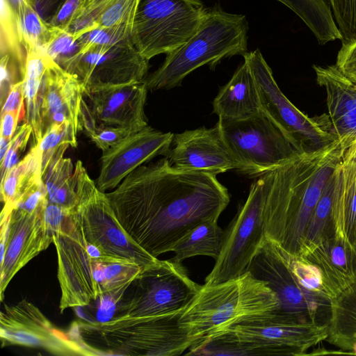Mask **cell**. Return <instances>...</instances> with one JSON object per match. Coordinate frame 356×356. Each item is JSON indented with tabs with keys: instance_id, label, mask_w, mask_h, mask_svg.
<instances>
[{
	"instance_id": "cell-1",
	"label": "cell",
	"mask_w": 356,
	"mask_h": 356,
	"mask_svg": "<svg viewBox=\"0 0 356 356\" xmlns=\"http://www.w3.org/2000/svg\"><path fill=\"white\" fill-rule=\"evenodd\" d=\"M106 194L125 232L156 258L196 225L218 221L230 201L216 175L175 168L165 157L137 168Z\"/></svg>"
},
{
	"instance_id": "cell-2",
	"label": "cell",
	"mask_w": 356,
	"mask_h": 356,
	"mask_svg": "<svg viewBox=\"0 0 356 356\" xmlns=\"http://www.w3.org/2000/svg\"><path fill=\"white\" fill-rule=\"evenodd\" d=\"M279 310L276 293L248 271L220 284L201 286L178 322L193 346L234 325Z\"/></svg>"
},
{
	"instance_id": "cell-3",
	"label": "cell",
	"mask_w": 356,
	"mask_h": 356,
	"mask_svg": "<svg viewBox=\"0 0 356 356\" xmlns=\"http://www.w3.org/2000/svg\"><path fill=\"white\" fill-rule=\"evenodd\" d=\"M248 22L244 15L207 8L197 31L143 80L148 90H169L198 67L214 69L222 59L248 52Z\"/></svg>"
},
{
	"instance_id": "cell-4",
	"label": "cell",
	"mask_w": 356,
	"mask_h": 356,
	"mask_svg": "<svg viewBox=\"0 0 356 356\" xmlns=\"http://www.w3.org/2000/svg\"><path fill=\"white\" fill-rule=\"evenodd\" d=\"M182 310L150 316H115L99 323L78 321L81 336L95 335L108 355L177 356L192 346L179 325Z\"/></svg>"
},
{
	"instance_id": "cell-5",
	"label": "cell",
	"mask_w": 356,
	"mask_h": 356,
	"mask_svg": "<svg viewBox=\"0 0 356 356\" xmlns=\"http://www.w3.org/2000/svg\"><path fill=\"white\" fill-rule=\"evenodd\" d=\"M216 127L237 163L236 171L250 178L261 177L309 151L262 111L243 120L218 118Z\"/></svg>"
},
{
	"instance_id": "cell-6",
	"label": "cell",
	"mask_w": 356,
	"mask_h": 356,
	"mask_svg": "<svg viewBox=\"0 0 356 356\" xmlns=\"http://www.w3.org/2000/svg\"><path fill=\"white\" fill-rule=\"evenodd\" d=\"M207 11L200 0H139L131 41L147 60L168 54L197 31Z\"/></svg>"
},
{
	"instance_id": "cell-7",
	"label": "cell",
	"mask_w": 356,
	"mask_h": 356,
	"mask_svg": "<svg viewBox=\"0 0 356 356\" xmlns=\"http://www.w3.org/2000/svg\"><path fill=\"white\" fill-rule=\"evenodd\" d=\"M74 177V213L86 240L110 256L132 260L144 268L156 263L159 259L140 247L121 226L106 193L97 188L81 161L75 164Z\"/></svg>"
},
{
	"instance_id": "cell-8",
	"label": "cell",
	"mask_w": 356,
	"mask_h": 356,
	"mask_svg": "<svg viewBox=\"0 0 356 356\" xmlns=\"http://www.w3.org/2000/svg\"><path fill=\"white\" fill-rule=\"evenodd\" d=\"M268 181L266 173L252 183L245 202L224 231L220 254L205 278V285L220 284L249 271L266 240L264 209Z\"/></svg>"
},
{
	"instance_id": "cell-9",
	"label": "cell",
	"mask_w": 356,
	"mask_h": 356,
	"mask_svg": "<svg viewBox=\"0 0 356 356\" xmlns=\"http://www.w3.org/2000/svg\"><path fill=\"white\" fill-rule=\"evenodd\" d=\"M114 316H150L184 309L201 286L191 279L181 262L158 260L131 282Z\"/></svg>"
},
{
	"instance_id": "cell-10",
	"label": "cell",
	"mask_w": 356,
	"mask_h": 356,
	"mask_svg": "<svg viewBox=\"0 0 356 356\" xmlns=\"http://www.w3.org/2000/svg\"><path fill=\"white\" fill-rule=\"evenodd\" d=\"M243 58L254 80L261 111L290 137L307 150L338 138L330 131L327 114L309 118L288 99L259 49L248 51Z\"/></svg>"
},
{
	"instance_id": "cell-11",
	"label": "cell",
	"mask_w": 356,
	"mask_h": 356,
	"mask_svg": "<svg viewBox=\"0 0 356 356\" xmlns=\"http://www.w3.org/2000/svg\"><path fill=\"white\" fill-rule=\"evenodd\" d=\"M327 327V324L276 312L245 321L222 331L229 332L254 355L300 356L325 341Z\"/></svg>"
},
{
	"instance_id": "cell-12",
	"label": "cell",
	"mask_w": 356,
	"mask_h": 356,
	"mask_svg": "<svg viewBox=\"0 0 356 356\" xmlns=\"http://www.w3.org/2000/svg\"><path fill=\"white\" fill-rule=\"evenodd\" d=\"M58 258L57 277L61 296V313L67 308L88 306L101 294L93 276V259L74 209L60 229L53 234Z\"/></svg>"
},
{
	"instance_id": "cell-13",
	"label": "cell",
	"mask_w": 356,
	"mask_h": 356,
	"mask_svg": "<svg viewBox=\"0 0 356 356\" xmlns=\"http://www.w3.org/2000/svg\"><path fill=\"white\" fill-rule=\"evenodd\" d=\"M249 271L257 278L266 282L276 293L280 302L277 312L328 325L331 299L302 287L279 248L269 239L266 238L253 259Z\"/></svg>"
},
{
	"instance_id": "cell-14",
	"label": "cell",
	"mask_w": 356,
	"mask_h": 356,
	"mask_svg": "<svg viewBox=\"0 0 356 356\" xmlns=\"http://www.w3.org/2000/svg\"><path fill=\"white\" fill-rule=\"evenodd\" d=\"M0 339L2 347L38 348L61 356L100 355L89 344L82 345L56 329L38 307L26 300L4 306L0 313Z\"/></svg>"
},
{
	"instance_id": "cell-15",
	"label": "cell",
	"mask_w": 356,
	"mask_h": 356,
	"mask_svg": "<svg viewBox=\"0 0 356 356\" xmlns=\"http://www.w3.org/2000/svg\"><path fill=\"white\" fill-rule=\"evenodd\" d=\"M148 61L128 38L89 48L75 58L67 72L76 75L88 90L142 82L147 76Z\"/></svg>"
},
{
	"instance_id": "cell-16",
	"label": "cell",
	"mask_w": 356,
	"mask_h": 356,
	"mask_svg": "<svg viewBox=\"0 0 356 356\" xmlns=\"http://www.w3.org/2000/svg\"><path fill=\"white\" fill-rule=\"evenodd\" d=\"M172 138V133H163L147 125L103 152L97 188L103 192L114 189L137 168L156 156H165Z\"/></svg>"
},
{
	"instance_id": "cell-17",
	"label": "cell",
	"mask_w": 356,
	"mask_h": 356,
	"mask_svg": "<svg viewBox=\"0 0 356 356\" xmlns=\"http://www.w3.org/2000/svg\"><path fill=\"white\" fill-rule=\"evenodd\" d=\"M164 157L175 168L215 175L238 168L216 126L173 134Z\"/></svg>"
},
{
	"instance_id": "cell-18",
	"label": "cell",
	"mask_w": 356,
	"mask_h": 356,
	"mask_svg": "<svg viewBox=\"0 0 356 356\" xmlns=\"http://www.w3.org/2000/svg\"><path fill=\"white\" fill-rule=\"evenodd\" d=\"M85 86L75 74L51 60L45 72L40 95L42 136L52 127L67 123L77 134L83 131L81 102Z\"/></svg>"
},
{
	"instance_id": "cell-19",
	"label": "cell",
	"mask_w": 356,
	"mask_h": 356,
	"mask_svg": "<svg viewBox=\"0 0 356 356\" xmlns=\"http://www.w3.org/2000/svg\"><path fill=\"white\" fill-rule=\"evenodd\" d=\"M43 213H30L18 207L12 210L6 248L0 264L1 301L13 277L53 243V234L43 222Z\"/></svg>"
},
{
	"instance_id": "cell-20",
	"label": "cell",
	"mask_w": 356,
	"mask_h": 356,
	"mask_svg": "<svg viewBox=\"0 0 356 356\" xmlns=\"http://www.w3.org/2000/svg\"><path fill=\"white\" fill-rule=\"evenodd\" d=\"M147 88L144 81L85 90L97 123L142 130L147 126L144 106Z\"/></svg>"
},
{
	"instance_id": "cell-21",
	"label": "cell",
	"mask_w": 356,
	"mask_h": 356,
	"mask_svg": "<svg viewBox=\"0 0 356 356\" xmlns=\"http://www.w3.org/2000/svg\"><path fill=\"white\" fill-rule=\"evenodd\" d=\"M300 257L318 269L331 300L356 282V246L335 234L321 238Z\"/></svg>"
},
{
	"instance_id": "cell-22",
	"label": "cell",
	"mask_w": 356,
	"mask_h": 356,
	"mask_svg": "<svg viewBox=\"0 0 356 356\" xmlns=\"http://www.w3.org/2000/svg\"><path fill=\"white\" fill-rule=\"evenodd\" d=\"M316 82L325 89L332 134L356 139V83L336 65H314Z\"/></svg>"
},
{
	"instance_id": "cell-23",
	"label": "cell",
	"mask_w": 356,
	"mask_h": 356,
	"mask_svg": "<svg viewBox=\"0 0 356 356\" xmlns=\"http://www.w3.org/2000/svg\"><path fill=\"white\" fill-rule=\"evenodd\" d=\"M261 111L257 86L244 61L231 79L220 88L213 101V113L221 118L243 120Z\"/></svg>"
},
{
	"instance_id": "cell-24",
	"label": "cell",
	"mask_w": 356,
	"mask_h": 356,
	"mask_svg": "<svg viewBox=\"0 0 356 356\" xmlns=\"http://www.w3.org/2000/svg\"><path fill=\"white\" fill-rule=\"evenodd\" d=\"M332 220L335 236L354 245L356 235V157L347 150L336 170Z\"/></svg>"
},
{
	"instance_id": "cell-25",
	"label": "cell",
	"mask_w": 356,
	"mask_h": 356,
	"mask_svg": "<svg viewBox=\"0 0 356 356\" xmlns=\"http://www.w3.org/2000/svg\"><path fill=\"white\" fill-rule=\"evenodd\" d=\"M326 342L356 355V282L331 300Z\"/></svg>"
},
{
	"instance_id": "cell-26",
	"label": "cell",
	"mask_w": 356,
	"mask_h": 356,
	"mask_svg": "<svg viewBox=\"0 0 356 356\" xmlns=\"http://www.w3.org/2000/svg\"><path fill=\"white\" fill-rule=\"evenodd\" d=\"M42 161L38 147L34 144L29 153L1 178V213H11L15 204L34 184L42 179Z\"/></svg>"
},
{
	"instance_id": "cell-27",
	"label": "cell",
	"mask_w": 356,
	"mask_h": 356,
	"mask_svg": "<svg viewBox=\"0 0 356 356\" xmlns=\"http://www.w3.org/2000/svg\"><path fill=\"white\" fill-rule=\"evenodd\" d=\"M224 231L218 221L203 222L187 232L173 247L176 262L195 256H207L216 260L221 252Z\"/></svg>"
},
{
	"instance_id": "cell-28",
	"label": "cell",
	"mask_w": 356,
	"mask_h": 356,
	"mask_svg": "<svg viewBox=\"0 0 356 356\" xmlns=\"http://www.w3.org/2000/svg\"><path fill=\"white\" fill-rule=\"evenodd\" d=\"M294 12L323 45L342 37L328 0H277Z\"/></svg>"
},
{
	"instance_id": "cell-29",
	"label": "cell",
	"mask_w": 356,
	"mask_h": 356,
	"mask_svg": "<svg viewBox=\"0 0 356 356\" xmlns=\"http://www.w3.org/2000/svg\"><path fill=\"white\" fill-rule=\"evenodd\" d=\"M49 202L74 209L77 202L74 168L72 161L63 156L54 159L42 174Z\"/></svg>"
},
{
	"instance_id": "cell-30",
	"label": "cell",
	"mask_w": 356,
	"mask_h": 356,
	"mask_svg": "<svg viewBox=\"0 0 356 356\" xmlns=\"http://www.w3.org/2000/svg\"><path fill=\"white\" fill-rule=\"evenodd\" d=\"M337 168L326 184L322 195L312 213L305 229L298 257L302 256L321 238L334 234L332 220V207L336 184Z\"/></svg>"
},
{
	"instance_id": "cell-31",
	"label": "cell",
	"mask_w": 356,
	"mask_h": 356,
	"mask_svg": "<svg viewBox=\"0 0 356 356\" xmlns=\"http://www.w3.org/2000/svg\"><path fill=\"white\" fill-rule=\"evenodd\" d=\"M20 40L26 51L45 50L50 42L62 31L46 23L37 13L32 3L24 6L15 15Z\"/></svg>"
},
{
	"instance_id": "cell-32",
	"label": "cell",
	"mask_w": 356,
	"mask_h": 356,
	"mask_svg": "<svg viewBox=\"0 0 356 356\" xmlns=\"http://www.w3.org/2000/svg\"><path fill=\"white\" fill-rule=\"evenodd\" d=\"M81 122L83 131L102 152L140 131L133 127L106 126L97 123L83 99L81 102Z\"/></svg>"
},
{
	"instance_id": "cell-33",
	"label": "cell",
	"mask_w": 356,
	"mask_h": 356,
	"mask_svg": "<svg viewBox=\"0 0 356 356\" xmlns=\"http://www.w3.org/2000/svg\"><path fill=\"white\" fill-rule=\"evenodd\" d=\"M102 264L104 280L100 284L101 295L130 286L144 269L136 261L115 257L102 259Z\"/></svg>"
},
{
	"instance_id": "cell-34",
	"label": "cell",
	"mask_w": 356,
	"mask_h": 356,
	"mask_svg": "<svg viewBox=\"0 0 356 356\" xmlns=\"http://www.w3.org/2000/svg\"><path fill=\"white\" fill-rule=\"evenodd\" d=\"M77 134L71 125L64 123L50 128L36 145L41 154L42 174L56 156L63 155L69 146L76 147Z\"/></svg>"
},
{
	"instance_id": "cell-35",
	"label": "cell",
	"mask_w": 356,
	"mask_h": 356,
	"mask_svg": "<svg viewBox=\"0 0 356 356\" xmlns=\"http://www.w3.org/2000/svg\"><path fill=\"white\" fill-rule=\"evenodd\" d=\"M186 355L250 356L253 352L240 343L229 332L221 331L188 349Z\"/></svg>"
},
{
	"instance_id": "cell-36",
	"label": "cell",
	"mask_w": 356,
	"mask_h": 356,
	"mask_svg": "<svg viewBox=\"0 0 356 356\" xmlns=\"http://www.w3.org/2000/svg\"><path fill=\"white\" fill-rule=\"evenodd\" d=\"M279 249L292 274L302 287L314 294L331 299L324 286L321 274L314 264L302 257L293 256L280 248Z\"/></svg>"
},
{
	"instance_id": "cell-37",
	"label": "cell",
	"mask_w": 356,
	"mask_h": 356,
	"mask_svg": "<svg viewBox=\"0 0 356 356\" xmlns=\"http://www.w3.org/2000/svg\"><path fill=\"white\" fill-rule=\"evenodd\" d=\"M131 31L132 26L125 24L92 30L78 39L80 45L79 55L92 47L114 44L131 38Z\"/></svg>"
},
{
	"instance_id": "cell-38",
	"label": "cell",
	"mask_w": 356,
	"mask_h": 356,
	"mask_svg": "<svg viewBox=\"0 0 356 356\" xmlns=\"http://www.w3.org/2000/svg\"><path fill=\"white\" fill-rule=\"evenodd\" d=\"M341 35V44L356 40V0H328Z\"/></svg>"
},
{
	"instance_id": "cell-39",
	"label": "cell",
	"mask_w": 356,
	"mask_h": 356,
	"mask_svg": "<svg viewBox=\"0 0 356 356\" xmlns=\"http://www.w3.org/2000/svg\"><path fill=\"white\" fill-rule=\"evenodd\" d=\"M139 0H113L101 14L98 28L133 26Z\"/></svg>"
},
{
	"instance_id": "cell-40",
	"label": "cell",
	"mask_w": 356,
	"mask_h": 356,
	"mask_svg": "<svg viewBox=\"0 0 356 356\" xmlns=\"http://www.w3.org/2000/svg\"><path fill=\"white\" fill-rule=\"evenodd\" d=\"M32 133V127L26 122L17 127L10 140L8 149L1 161V177L19 161V158L25 150Z\"/></svg>"
},
{
	"instance_id": "cell-41",
	"label": "cell",
	"mask_w": 356,
	"mask_h": 356,
	"mask_svg": "<svg viewBox=\"0 0 356 356\" xmlns=\"http://www.w3.org/2000/svg\"><path fill=\"white\" fill-rule=\"evenodd\" d=\"M129 286H124L115 291L103 293L98 298L99 306L97 311L96 322H106L114 317V314L118 309L117 306L121 302Z\"/></svg>"
},
{
	"instance_id": "cell-42",
	"label": "cell",
	"mask_w": 356,
	"mask_h": 356,
	"mask_svg": "<svg viewBox=\"0 0 356 356\" xmlns=\"http://www.w3.org/2000/svg\"><path fill=\"white\" fill-rule=\"evenodd\" d=\"M335 65L356 83V40L342 44L338 51Z\"/></svg>"
},
{
	"instance_id": "cell-43",
	"label": "cell",
	"mask_w": 356,
	"mask_h": 356,
	"mask_svg": "<svg viewBox=\"0 0 356 356\" xmlns=\"http://www.w3.org/2000/svg\"><path fill=\"white\" fill-rule=\"evenodd\" d=\"M84 0H67L49 24L66 31L74 19Z\"/></svg>"
},
{
	"instance_id": "cell-44",
	"label": "cell",
	"mask_w": 356,
	"mask_h": 356,
	"mask_svg": "<svg viewBox=\"0 0 356 356\" xmlns=\"http://www.w3.org/2000/svg\"><path fill=\"white\" fill-rule=\"evenodd\" d=\"M24 102L23 82L22 81L11 88L5 102L1 106V113L16 111L25 117Z\"/></svg>"
},
{
	"instance_id": "cell-45",
	"label": "cell",
	"mask_w": 356,
	"mask_h": 356,
	"mask_svg": "<svg viewBox=\"0 0 356 356\" xmlns=\"http://www.w3.org/2000/svg\"><path fill=\"white\" fill-rule=\"evenodd\" d=\"M67 0H32V5L40 17L48 24Z\"/></svg>"
},
{
	"instance_id": "cell-46",
	"label": "cell",
	"mask_w": 356,
	"mask_h": 356,
	"mask_svg": "<svg viewBox=\"0 0 356 356\" xmlns=\"http://www.w3.org/2000/svg\"><path fill=\"white\" fill-rule=\"evenodd\" d=\"M24 116L16 111L1 113V138L11 140L17 129V124Z\"/></svg>"
},
{
	"instance_id": "cell-47",
	"label": "cell",
	"mask_w": 356,
	"mask_h": 356,
	"mask_svg": "<svg viewBox=\"0 0 356 356\" xmlns=\"http://www.w3.org/2000/svg\"><path fill=\"white\" fill-rule=\"evenodd\" d=\"M347 152L352 156L356 157V139L352 143L350 146L348 148Z\"/></svg>"
},
{
	"instance_id": "cell-48",
	"label": "cell",
	"mask_w": 356,
	"mask_h": 356,
	"mask_svg": "<svg viewBox=\"0 0 356 356\" xmlns=\"http://www.w3.org/2000/svg\"><path fill=\"white\" fill-rule=\"evenodd\" d=\"M354 245L356 246V235H355V238Z\"/></svg>"
}]
</instances>
